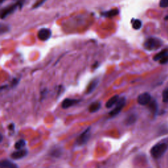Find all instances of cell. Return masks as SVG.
Listing matches in <instances>:
<instances>
[{
    "label": "cell",
    "mask_w": 168,
    "mask_h": 168,
    "mask_svg": "<svg viewBox=\"0 0 168 168\" xmlns=\"http://www.w3.org/2000/svg\"><path fill=\"white\" fill-rule=\"evenodd\" d=\"M26 145V142L24 139H20L18 141H16L15 144V148L16 150H21L23 149V148Z\"/></svg>",
    "instance_id": "18"
},
{
    "label": "cell",
    "mask_w": 168,
    "mask_h": 168,
    "mask_svg": "<svg viewBox=\"0 0 168 168\" xmlns=\"http://www.w3.org/2000/svg\"><path fill=\"white\" fill-rule=\"evenodd\" d=\"M51 35V30L46 28L40 29L38 32V38H39L40 40L42 41V42H45V41L50 39Z\"/></svg>",
    "instance_id": "6"
},
{
    "label": "cell",
    "mask_w": 168,
    "mask_h": 168,
    "mask_svg": "<svg viewBox=\"0 0 168 168\" xmlns=\"http://www.w3.org/2000/svg\"><path fill=\"white\" fill-rule=\"evenodd\" d=\"M159 6L162 8L168 7V0H160L159 1Z\"/></svg>",
    "instance_id": "22"
},
{
    "label": "cell",
    "mask_w": 168,
    "mask_h": 168,
    "mask_svg": "<svg viewBox=\"0 0 168 168\" xmlns=\"http://www.w3.org/2000/svg\"><path fill=\"white\" fill-rule=\"evenodd\" d=\"M162 99H163V102H164V103H168V88L163 91Z\"/></svg>",
    "instance_id": "21"
},
{
    "label": "cell",
    "mask_w": 168,
    "mask_h": 168,
    "mask_svg": "<svg viewBox=\"0 0 168 168\" xmlns=\"http://www.w3.org/2000/svg\"><path fill=\"white\" fill-rule=\"evenodd\" d=\"M18 80H17V79H13V82H12L13 86H15V85L18 84Z\"/></svg>",
    "instance_id": "26"
},
{
    "label": "cell",
    "mask_w": 168,
    "mask_h": 168,
    "mask_svg": "<svg viewBox=\"0 0 168 168\" xmlns=\"http://www.w3.org/2000/svg\"><path fill=\"white\" fill-rule=\"evenodd\" d=\"M126 103V99L125 97H120L119 100L117 102V103L116 104V107L112 110V111L109 113V116L111 117H115L119 114V113L122 111L123 107L125 105Z\"/></svg>",
    "instance_id": "5"
},
{
    "label": "cell",
    "mask_w": 168,
    "mask_h": 168,
    "mask_svg": "<svg viewBox=\"0 0 168 168\" xmlns=\"http://www.w3.org/2000/svg\"><path fill=\"white\" fill-rule=\"evenodd\" d=\"M28 154V150L26 149L17 150V151L13 152L11 155V158L13 159H21L24 158Z\"/></svg>",
    "instance_id": "8"
},
{
    "label": "cell",
    "mask_w": 168,
    "mask_h": 168,
    "mask_svg": "<svg viewBox=\"0 0 168 168\" xmlns=\"http://www.w3.org/2000/svg\"><path fill=\"white\" fill-rule=\"evenodd\" d=\"M167 54H168L167 49H164V50H162L159 52V53H157L156 55L154 57V60H155V61H158V60H160L162 58H163Z\"/></svg>",
    "instance_id": "17"
},
{
    "label": "cell",
    "mask_w": 168,
    "mask_h": 168,
    "mask_svg": "<svg viewBox=\"0 0 168 168\" xmlns=\"http://www.w3.org/2000/svg\"><path fill=\"white\" fill-rule=\"evenodd\" d=\"M159 61L161 65H165L168 63V54L166 55V56H164L163 58H162Z\"/></svg>",
    "instance_id": "23"
},
{
    "label": "cell",
    "mask_w": 168,
    "mask_h": 168,
    "mask_svg": "<svg viewBox=\"0 0 168 168\" xmlns=\"http://www.w3.org/2000/svg\"><path fill=\"white\" fill-rule=\"evenodd\" d=\"M23 1H18L16 3V4L9 5V6L5 7L4 9L1 10V17L2 19H4L5 18H6L7 16H9V15L12 14L13 13H14L16 9H17L18 7H21L22 4H23Z\"/></svg>",
    "instance_id": "4"
},
{
    "label": "cell",
    "mask_w": 168,
    "mask_h": 168,
    "mask_svg": "<svg viewBox=\"0 0 168 168\" xmlns=\"http://www.w3.org/2000/svg\"><path fill=\"white\" fill-rule=\"evenodd\" d=\"M148 108L150 111L152 112L153 114H156L157 111H158V104L156 101H151L150 103L148 104Z\"/></svg>",
    "instance_id": "16"
},
{
    "label": "cell",
    "mask_w": 168,
    "mask_h": 168,
    "mask_svg": "<svg viewBox=\"0 0 168 168\" xmlns=\"http://www.w3.org/2000/svg\"><path fill=\"white\" fill-rule=\"evenodd\" d=\"M137 119V116L136 114H131L130 115H129V116L126 118L125 120V123L127 125H130L133 124L134 123H135Z\"/></svg>",
    "instance_id": "14"
},
{
    "label": "cell",
    "mask_w": 168,
    "mask_h": 168,
    "mask_svg": "<svg viewBox=\"0 0 168 168\" xmlns=\"http://www.w3.org/2000/svg\"><path fill=\"white\" fill-rule=\"evenodd\" d=\"M61 154H62L61 150H60L59 148L57 149L56 150H53V152H52V155L56 156V157H59Z\"/></svg>",
    "instance_id": "24"
},
{
    "label": "cell",
    "mask_w": 168,
    "mask_h": 168,
    "mask_svg": "<svg viewBox=\"0 0 168 168\" xmlns=\"http://www.w3.org/2000/svg\"><path fill=\"white\" fill-rule=\"evenodd\" d=\"M99 79H93V80L91 81L87 87L86 94H90V93H91L93 91L97 88L99 85Z\"/></svg>",
    "instance_id": "10"
},
{
    "label": "cell",
    "mask_w": 168,
    "mask_h": 168,
    "mask_svg": "<svg viewBox=\"0 0 168 168\" xmlns=\"http://www.w3.org/2000/svg\"><path fill=\"white\" fill-rule=\"evenodd\" d=\"M168 148V145L165 142L158 143L151 148L150 154L154 159H159L166 153Z\"/></svg>",
    "instance_id": "1"
},
{
    "label": "cell",
    "mask_w": 168,
    "mask_h": 168,
    "mask_svg": "<svg viewBox=\"0 0 168 168\" xmlns=\"http://www.w3.org/2000/svg\"><path fill=\"white\" fill-rule=\"evenodd\" d=\"M101 107V104L100 102H94L90 104L89 107V111L91 113H94L97 112Z\"/></svg>",
    "instance_id": "15"
},
{
    "label": "cell",
    "mask_w": 168,
    "mask_h": 168,
    "mask_svg": "<svg viewBox=\"0 0 168 168\" xmlns=\"http://www.w3.org/2000/svg\"><path fill=\"white\" fill-rule=\"evenodd\" d=\"M162 45L161 40L157 38H150L145 41L144 47L148 51H154L160 48Z\"/></svg>",
    "instance_id": "2"
},
{
    "label": "cell",
    "mask_w": 168,
    "mask_h": 168,
    "mask_svg": "<svg viewBox=\"0 0 168 168\" xmlns=\"http://www.w3.org/2000/svg\"><path fill=\"white\" fill-rule=\"evenodd\" d=\"M132 26L135 30H139L142 27V22L139 19H136L132 23Z\"/></svg>",
    "instance_id": "19"
},
{
    "label": "cell",
    "mask_w": 168,
    "mask_h": 168,
    "mask_svg": "<svg viewBox=\"0 0 168 168\" xmlns=\"http://www.w3.org/2000/svg\"><path fill=\"white\" fill-rule=\"evenodd\" d=\"M79 100L78 99H65L62 103V107L64 109H67L70 108L75 104L79 103Z\"/></svg>",
    "instance_id": "9"
},
{
    "label": "cell",
    "mask_w": 168,
    "mask_h": 168,
    "mask_svg": "<svg viewBox=\"0 0 168 168\" xmlns=\"http://www.w3.org/2000/svg\"><path fill=\"white\" fill-rule=\"evenodd\" d=\"M47 0H37L34 5H33V9H36V8L40 7L41 5H42Z\"/></svg>",
    "instance_id": "20"
},
{
    "label": "cell",
    "mask_w": 168,
    "mask_h": 168,
    "mask_svg": "<svg viewBox=\"0 0 168 168\" xmlns=\"http://www.w3.org/2000/svg\"><path fill=\"white\" fill-rule=\"evenodd\" d=\"M91 137V127L85 129V130L78 137L76 140L75 145L77 146H83L86 144Z\"/></svg>",
    "instance_id": "3"
},
{
    "label": "cell",
    "mask_w": 168,
    "mask_h": 168,
    "mask_svg": "<svg viewBox=\"0 0 168 168\" xmlns=\"http://www.w3.org/2000/svg\"><path fill=\"white\" fill-rule=\"evenodd\" d=\"M151 101H152V98H151L150 95L148 93H143L137 98V102L142 106L147 105L150 103Z\"/></svg>",
    "instance_id": "7"
},
{
    "label": "cell",
    "mask_w": 168,
    "mask_h": 168,
    "mask_svg": "<svg viewBox=\"0 0 168 168\" xmlns=\"http://www.w3.org/2000/svg\"><path fill=\"white\" fill-rule=\"evenodd\" d=\"M120 99V96L118 95H116L114 96H113L112 97H111L109 100L106 103V107L107 108H110L112 107L114 105H115L117 103V102Z\"/></svg>",
    "instance_id": "11"
},
{
    "label": "cell",
    "mask_w": 168,
    "mask_h": 168,
    "mask_svg": "<svg viewBox=\"0 0 168 168\" xmlns=\"http://www.w3.org/2000/svg\"><path fill=\"white\" fill-rule=\"evenodd\" d=\"M8 128H9V130H11V131H13L15 129V125L13 124V123H11V124H10L9 125V127H8Z\"/></svg>",
    "instance_id": "25"
},
{
    "label": "cell",
    "mask_w": 168,
    "mask_h": 168,
    "mask_svg": "<svg viewBox=\"0 0 168 168\" xmlns=\"http://www.w3.org/2000/svg\"><path fill=\"white\" fill-rule=\"evenodd\" d=\"M0 167H9V168H15L18 167L17 165L11 162L8 159H4L0 162Z\"/></svg>",
    "instance_id": "12"
},
{
    "label": "cell",
    "mask_w": 168,
    "mask_h": 168,
    "mask_svg": "<svg viewBox=\"0 0 168 168\" xmlns=\"http://www.w3.org/2000/svg\"><path fill=\"white\" fill-rule=\"evenodd\" d=\"M118 14H119V10L118 9H112L111 10L108 11L103 13H102V15L107 18H112L118 15Z\"/></svg>",
    "instance_id": "13"
}]
</instances>
